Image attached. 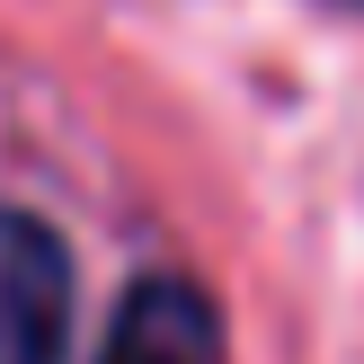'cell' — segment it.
Wrapping results in <instances>:
<instances>
[{
	"mask_svg": "<svg viewBox=\"0 0 364 364\" xmlns=\"http://www.w3.org/2000/svg\"><path fill=\"white\" fill-rule=\"evenodd\" d=\"M355 9H364V0H355Z\"/></svg>",
	"mask_w": 364,
	"mask_h": 364,
	"instance_id": "obj_3",
	"label": "cell"
},
{
	"mask_svg": "<svg viewBox=\"0 0 364 364\" xmlns=\"http://www.w3.org/2000/svg\"><path fill=\"white\" fill-rule=\"evenodd\" d=\"M98 364H223V329H213V302L178 276H151L124 294L116 329H107Z\"/></svg>",
	"mask_w": 364,
	"mask_h": 364,
	"instance_id": "obj_2",
	"label": "cell"
},
{
	"mask_svg": "<svg viewBox=\"0 0 364 364\" xmlns=\"http://www.w3.org/2000/svg\"><path fill=\"white\" fill-rule=\"evenodd\" d=\"M71 329V258L45 223L0 205V364H53Z\"/></svg>",
	"mask_w": 364,
	"mask_h": 364,
	"instance_id": "obj_1",
	"label": "cell"
}]
</instances>
